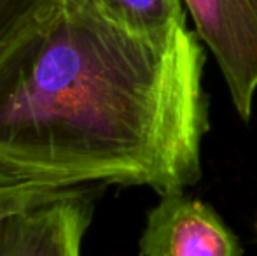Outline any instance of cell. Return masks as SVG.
Returning a JSON list of instances; mask_svg holds the SVG:
<instances>
[{
    "label": "cell",
    "instance_id": "obj_5",
    "mask_svg": "<svg viewBox=\"0 0 257 256\" xmlns=\"http://www.w3.org/2000/svg\"><path fill=\"white\" fill-rule=\"evenodd\" d=\"M121 27L147 37H168L186 27L182 0H79Z\"/></svg>",
    "mask_w": 257,
    "mask_h": 256
},
{
    "label": "cell",
    "instance_id": "obj_6",
    "mask_svg": "<svg viewBox=\"0 0 257 256\" xmlns=\"http://www.w3.org/2000/svg\"><path fill=\"white\" fill-rule=\"evenodd\" d=\"M58 0H0V60L53 13Z\"/></svg>",
    "mask_w": 257,
    "mask_h": 256
},
{
    "label": "cell",
    "instance_id": "obj_4",
    "mask_svg": "<svg viewBox=\"0 0 257 256\" xmlns=\"http://www.w3.org/2000/svg\"><path fill=\"white\" fill-rule=\"evenodd\" d=\"M140 256H243V247L208 204L179 190L149 212Z\"/></svg>",
    "mask_w": 257,
    "mask_h": 256
},
{
    "label": "cell",
    "instance_id": "obj_2",
    "mask_svg": "<svg viewBox=\"0 0 257 256\" xmlns=\"http://www.w3.org/2000/svg\"><path fill=\"white\" fill-rule=\"evenodd\" d=\"M215 56L234 109L250 120L257 92V0H182Z\"/></svg>",
    "mask_w": 257,
    "mask_h": 256
},
{
    "label": "cell",
    "instance_id": "obj_7",
    "mask_svg": "<svg viewBox=\"0 0 257 256\" xmlns=\"http://www.w3.org/2000/svg\"><path fill=\"white\" fill-rule=\"evenodd\" d=\"M63 190L67 188H58L37 181H23L0 174V218L49 200Z\"/></svg>",
    "mask_w": 257,
    "mask_h": 256
},
{
    "label": "cell",
    "instance_id": "obj_3",
    "mask_svg": "<svg viewBox=\"0 0 257 256\" xmlns=\"http://www.w3.org/2000/svg\"><path fill=\"white\" fill-rule=\"evenodd\" d=\"M93 197L82 186L0 218V256H81Z\"/></svg>",
    "mask_w": 257,
    "mask_h": 256
},
{
    "label": "cell",
    "instance_id": "obj_1",
    "mask_svg": "<svg viewBox=\"0 0 257 256\" xmlns=\"http://www.w3.org/2000/svg\"><path fill=\"white\" fill-rule=\"evenodd\" d=\"M205 62L187 27L147 37L58 0L0 60V174L159 195L196 185L210 128Z\"/></svg>",
    "mask_w": 257,
    "mask_h": 256
}]
</instances>
